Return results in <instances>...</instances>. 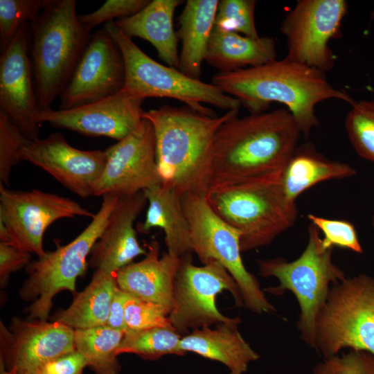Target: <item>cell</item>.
<instances>
[{
  "label": "cell",
  "instance_id": "f35d334b",
  "mask_svg": "<svg viewBox=\"0 0 374 374\" xmlns=\"http://www.w3.org/2000/svg\"><path fill=\"white\" fill-rule=\"evenodd\" d=\"M30 259V253L0 242V280L1 285L7 283L11 273L26 267Z\"/></svg>",
  "mask_w": 374,
  "mask_h": 374
},
{
  "label": "cell",
  "instance_id": "1f68e13d",
  "mask_svg": "<svg viewBox=\"0 0 374 374\" xmlns=\"http://www.w3.org/2000/svg\"><path fill=\"white\" fill-rule=\"evenodd\" d=\"M44 0H0V51L3 53L25 24L35 22Z\"/></svg>",
  "mask_w": 374,
  "mask_h": 374
},
{
  "label": "cell",
  "instance_id": "7bdbcfd3",
  "mask_svg": "<svg viewBox=\"0 0 374 374\" xmlns=\"http://www.w3.org/2000/svg\"><path fill=\"white\" fill-rule=\"evenodd\" d=\"M371 224H372L373 229H374V215H373V216L372 217Z\"/></svg>",
  "mask_w": 374,
  "mask_h": 374
},
{
  "label": "cell",
  "instance_id": "836d02e7",
  "mask_svg": "<svg viewBox=\"0 0 374 374\" xmlns=\"http://www.w3.org/2000/svg\"><path fill=\"white\" fill-rule=\"evenodd\" d=\"M30 141L0 110V184L10 186L12 170L21 161V150Z\"/></svg>",
  "mask_w": 374,
  "mask_h": 374
},
{
  "label": "cell",
  "instance_id": "f1b7e54d",
  "mask_svg": "<svg viewBox=\"0 0 374 374\" xmlns=\"http://www.w3.org/2000/svg\"><path fill=\"white\" fill-rule=\"evenodd\" d=\"M124 331L107 325L74 330L75 350L86 358L95 374H120L117 350Z\"/></svg>",
  "mask_w": 374,
  "mask_h": 374
},
{
  "label": "cell",
  "instance_id": "8d00e7d4",
  "mask_svg": "<svg viewBox=\"0 0 374 374\" xmlns=\"http://www.w3.org/2000/svg\"><path fill=\"white\" fill-rule=\"evenodd\" d=\"M311 374H374V355L366 351L350 350L317 364Z\"/></svg>",
  "mask_w": 374,
  "mask_h": 374
},
{
  "label": "cell",
  "instance_id": "f546056e",
  "mask_svg": "<svg viewBox=\"0 0 374 374\" xmlns=\"http://www.w3.org/2000/svg\"><path fill=\"white\" fill-rule=\"evenodd\" d=\"M183 336L172 326L145 330L127 329L117 350V355L133 353L143 359L155 360L167 355H184Z\"/></svg>",
  "mask_w": 374,
  "mask_h": 374
},
{
  "label": "cell",
  "instance_id": "7402d4cb",
  "mask_svg": "<svg viewBox=\"0 0 374 374\" xmlns=\"http://www.w3.org/2000/svg\"><path fill=\"white\" fill-rule=\"evenodd\" d=\"M239 317L216 325L192 330L183 336L181 348L204 358L217 361L229 370L228 374H244L251 363L260 359L239 331Z\"/></svg>",
  "mask_w": 374,
  "mask_h": 374
},
{
  "label": "cell",
  "instance_id": "d4e9b609",
  "mask_svg": "<svg viewBox=\"0 0 374 374\" xmlns=\"http://www.w3.org/2000/svg\"><path fill=\"white\" fill-rule=\"evenodd\" d=\"M276 60V42L271 37L251 38L213 28L205 61L220 72H230L265 64Z\"/></svg>",
  "mask_w": 374,
  "mask_h": 374
},
{
  "label": "cell",
  "instance_id": "8992f818",
  "mask_svg": "<svg viewBox=\"0 0 374 374\" xmlns=\"http://www.w3.org/2000/svg\"><path fill=\"white\" fill-rule=\"evenodd\" d=\"M332 249H325L318 229L310 223L308 241L302 253L293 261L276 258L259 260L258 271L262 277H274L276 287L264 289L274 295L290 291L300 308L297 328L301 340L315 349V324L330 290L346 276L332 259Z\"/></svg>",
  "mask_w": 374,
  "mask_h": 374
},
{
  "label": "cell",
  "instance_id": "7c38bea8",
  "mask_svg": "<svg viewBox=\"0 0 374 374\" xmlns=\"http://www.w3.org/2000/svg\"><path fill=\"white\" fill-rule=\"evenodd\" d=\"M348 11L344 0H300L282 22L286 37L285 58L324 73L332 69L335 56L329 41L339 35Z\"/></svg>",
  "mask_w": 374,
  "mask_h": 374
},
{
  "label": "cell",
  "instance_id": "9c48e42d",
  "mask_svg": "<svg viewBox=\"0 0 374 374\" xmlns=\"http://www.w3.org/2000/svg\"><path fill=\"white\" fill-rule=\"evenodd\" d=\"M181 200L190 226L191 250L202 265L217 261L229 271L238 285L244 308L258 314L275 312L256 278L244 267L240 233L213 210L206 194L188 193Z\"/></svg>",
  "mask_w": 374,
  "mask_h": 374
},
{
  "label": "cell",
  "instance_id": "9a60e30c",
  "mask_svg": "<svg viewBox=\"0 0 374 374\" xmlns=\"http://www.w3.org/2000/svg\"><path fill=\"white\" fill-rule=\"evenodd\" d=\"M107 163L94 196L130 195L161 184L156 161V140L151 122L143 118L126 138L105 150Z\"/></svg>",
  "mask_w": 374,
  "mask_h": 374
},
{
  "label": "cell",
  "instance_id": "b9f144b4",
  "mask_svg": "<svg viewBox=\"0 0 374 374\" xmlns=\"http://www.w3.org/2000/svg\"><path fill=\"white\" fill-rule=\"evenodd\" d=\"M0 374H12L10 372L8 371L4 366L0 363Z\"/></svg>",
  "mask_w": 374,
  "mask_h": 374
},
{
  "label": "cell",
  "instance_id": "d590c367",
  "mask_svg": "<svg viewBox=\"0 0 374 374\" xmlns=\"http://www.w3.org/2000/svg\"><path fill=\"white\" fill-rule=\"evenodd\" d=\"M168 315L163 306L130 294L125 305L124 317L127 329L140 330L170 326Z\"/></svg>",
  "mask_w": 374,
  "mask_h": 374
},
{
  "label": "cell",
  "instance_id": "d6a6232c",
  "mask_svg": "<svg viewBox=\"0 0 374 374\" xmlns=\"http://www.w3.org/2000/svg\"><path fill=\"white\" fill-rule=\"evenodd\" d=\"M256 4L254 0L219 1L214 27L251 38L259 37L254 21Z\"/></svg>",
  "mask_w": 374,
  "mask_h": 374
},
{
  "label": "cell",
  "instance_id": "5bb4252c",
  "mask_svg": "<svg viewBox=\"0 0 374 374\" xmlns=\"http://www.w3.org/2000/svg\"><path fill=\"white\" fill-rule=\"evenodd\" d=\"M1 359L12 374H40L54 359L75 350L74 329L57 321L14 318L10 330L1 322Z\"/></svg>",
  "mask_w": 374,
  "mask_h": 374
},
{
  "label": "cell",
  "instance_id": "74e56055",
  "mask_svg": "<svg viewBox=\"0 0 374 374\" xmlns=\"http://www.w3.org/2000/svg\"><path fill=\"white\" fill-rule=\"evenodd\" d=\"M149 0H107L93 12L78 15L80 24L91 31L103 22L114 21V18L132 16L143 9Z\"/></svg>",
  "mask_w": 374,
  "mask_h": 374
},
{
  "label": "cell",
  "instance_id": "2e32d148",
  "mask_svg": "<svg viewBox=\"0 0 374 374\" xmlns=\"http://www.w3.org/2000/svg\"><path fill=\"white\" fill-rule=\"evenodd\" d=\"M125 72L120 48L103 29L91 37L75 71L60 95L59 109L96 102L121 91Z\"/></svg>",
  "mask_w": 374,
  "mask_h": 374
},
{
  "label": "cell",
  "instance_id": "603a6c76",
  "mask_svg": "<svg viewBox=\"0 0 374 374\" xmlns=\"http://www.w3.org/2000/svg\"><path fill=\"white\" fill-rule=\"evenodd\" d=\"M180 0H153L137 13L114 21L127 36L150 42L159 57L169 66L179 68L178 40L173 28V16Z\"/></svg>",
  "mask_w": 374,
  "mask_h": 374
},
{
  "label": "cell",
  "instance_id": "7a4b0ae2",
  "mask_svg": "<svg viewBox=\"0 0 374 374\" xmlns=\"http://www.w3.org/2000/svg\"><path fill=\"white\" fill-rule=\"evenodd\" d=\"M212 84L237 98L251 114L262 113L272 103L283 104L307 137L319 124L316 106L328 99L353 104L344 91L334 87L326 73L284 58L263 65L213 75Z\"/></svg>",
  "mask_w": 374,
  "mask_h": 374
},
{
  "label": "cell",
  "instance_id": "f6af8a7d",
  "mask_svg": "<svg viewBox=\"0 0 374 374\" xmlns=\"http://www.w3.org/2000/svg\"><path fill=\"white\" fill-rule=\"evenodd\" d=\"M40 374H48V373H46L45 372H42Z\"/></svg>",
  "mask_w": 374,
  "mask_h": 374
},
{
  "label": "cell",
  "instance_id": "ffe728a7",
  "mask_svg": "<svg viewBox=\"0 0 374 374\" xmlns=\"http://www.w3.org/2000/svg\"><path fill=\"white\" fill-rule=\"evenodd\" d=\"M147 202L143 191L120 197L91 249V267L115 274L135 258L146 254L137 240L134 224Z\"/></svg>",
  "mask_w": 374,
  "mask_h": 374
},
{
  "label": "cell",
  "instance_id": "4dcf8cb0",
  "mask_svg": "<svg viewBox=\"0 0 374 374\" xmlns=\"http://www.w3.org/2000/svg\"><path fill=\"white\" fill-rule=\"evenodd\" d=\"M345 128L357 153L374 162V100L355 101L346 115Z\"/></svg>",
  "mask_w": 374,
  "mask_h": 374
},
{
  "label": "cell",
  "instance_id": "8fae6325",
  "mask_svg": "<svg viewBox=\"0 0 374 374\" xmlns=\"http://www.w3.org/2000/svg\"><path fill=\"white\" fill-rule=\"evenodd\" d=\"M224 290L231 293L237 306L244 307L240 290L229 271L218 262L202 266L193 263L192 253L181 257L174 280L173 308L168 315L172 327L182 336L190 330L228 322L217 309L215 299Z\"/></svg>",
  "mask_w": 374,
  "mask_h": 374
},
{
  "label": "cell",
  "instance_id": "3957f363",
  "mask_svg": "<svg viewBox=\"0 0 374 374\" xmlns=\"http://www.w3.org/2000/svg\"><path fill=\"white\" fill-rule=\"evenodd\" d=\"M227 111L212 117L188 106L163 105L145 112L156 140V161L161 185L179 195L206 194L209 189L214 140L220 125L238 115Z\"/></svg>",
  "mask_w": 374,
  "mask_h": 374
},
{
  "label": "cell",
  "instance_id": "4fadbf2b",
  "mask_svg": "<svg viewBox=\"0 0 374 374\" xmlns=\"http://www.w3.org/2000/svg\"><path fill=\"white\" fill-rule=\"evenodd\" d=\"M75 216L93 218L95 214L66 197L37 189L11 190L0 184V219L10 232L9 244L38 258L46 253L43 237L46 229L60 219Z\"/></svg>",
  "mask_w": 374,
  "mask_h": 374
},
{
  "label": "cell",
  "instance_id": "d6986e66",
  "mask_svg": "<svg viewBox=\"0 0 374 374\" xmlns=\"http://www.w3.org/2000/svg\"><path fill=\"white\" fill-rule=\"evenodd\" d=\"M27 24L23 25L0 57V110L30 141L39 138L41 112L34 91L28 54Z\"/></svg>",
  "mask_w": 374,
  "mask_h": 374
},
{
  "label": "cell",
  "instance_id": "277c9868",
  "mask_svg": "<svg viewBox=\"0 0 374 374\" xmlns=\"http://www.w3.org/2000/svg\"><path fill=\"white\" fill-rule=\"evenodd\" d=\"M281 172L212 188L206 194L213 210L240 233L242 253L270 244L296 220V205L283 191Z\"/></svg>",
  "mask_w": 374,
  "mask_h": 374
},
{
  "label": "cell",
  "instance_id": "60d3db41",
  "mask_svg": "<svg viewBox=\"0 0 374 374\" xmlns=\"http://www.w3.org/2000/svg\"><path fill=\"white\" fill-rule=\"evenodd\" d=\"M129 295L128 293L117 287L111 303L107 326L124 332L127 330L124 316L125 305Z\"/></svg>",
  "mask_w": 374,
  "mask_h": 374
},
{
  "label": "cell",
  "instance_id": "ac0fdd59",
  "mask_svg": "<svg viewBox=\"0 0 374 374\" xmlns=\"http://www.w3.org/2000/svg\"><path fill=\"white\" fill-rule=\"evenodd\" d=\"M144 99L121 90L94 103L64 110H42L38 122L90 136H105L119 141L142 123Z\"/></svg>",
  "mask_w": 374,
  "mask_h": 374
},
{
  "label": "cell",
  "instance_id": "83f0119b",
  "mask_svg": "<svg viewBox=\"0 0 374 374\" xmlns=\"http://www.w3.org/2000/svg\"><path fill=\"white\" fill-rule=\"evenodd\" d=\"M115 274L96 269L89 284L76 294L71 305L55 315V321L73 329L107 325L117 288Z\"/></svg>",
  "mask_w": 374,
  "mask_h": 374
},
{
  "label": "cell",
  "instance_id": "30bf717a",
  "mask_svg": "<svg viewBox=\"0 0 374 374\" xmlns=\"http://www.w3.org/2000/svg\"><path fill=\"white\" fill-rule=\"evenodd\" d=\"M315 341L324 358L344 348L374 355V278L346 277L330 288L317 319Z\"/></svg>",
  "mask_w": 374,
  "mask_h": 374
},
{
  "label": "cell",
  "instance_id": "44dd1931",
  "mask_svg": "<svg viewBox=\"0 0 374 374\" xmlns=\"http://www.w3.org/2000/svg\"><path fill=\"white\" fill-rule=\"evenodd\" d=\"M156 240L148 244L145 258L115 273L118 287L141 299L163 306L170 314L173 308L174 280L181 258L163 252Z\"/></svg>",
  "mask_w": 374,
  "mask_h": 374
},
{
  "label": "cell",
  "instance_id": "4316f807",
  "mask_svg": "<svg viewBox=\"0 0 374 374\" xmlns=\"http://www.w3.org/2000/svg\"><path fill=\"white\" fill-rule=\"evenodd\" d=\"M355 174L349 164L330 160L308 144L296 148L282 170L280 181L285 195L295 202L304 191L320 182Z\"/></svg>",
  "mask_w": 374,
  "mask_h": 374
},
{
  "label": "cell",
  "instance_id": "e0dca14e",
  "mask_svg": "<svg viewBox=\"0 0 374 374\" xmlns=\"http://www.w3.org/2000/svg\"><path fill=\"white\" fill-rule=\"evenodd\" d=\"M21 161L41 168L82 198L94 196L107 163L105 150H82L71 145L59 132L30 141L20 152Z\"/></svg>",
  "mask_w": 374,
  "mask_h": 374
},
{
  "label": "cell",
  "instance_id": "ab89813d",
  "mask_svg": "<svg viewBox=\"0 0 374 374\" xmlns=\"http://www.w3.org/2000/svg\"><path fill=\"white\" fill-rule=\"evenodd\" d=\"M86 366H88L86 358L75 350L48 363L43 372L48 374H82Z\"/></svg>",
  "mask_w": 374,
  "mask_h": 374
},
{
  "label": "cell",
  "instance_id": "ee69618b",
  "mask_svg": "<svg viewBox=\"0 0 374 374\" xmlns=\"http://www.w3.org/2000/svg\"><path fill=\"white\" fill-rule=\"evenodd\" d=\"M372 16L374 18V6H373V12H372Z\"/></svg>",
  "mask_w": 374,
  "mask_h": 374
},
{
  "label": "cell",
  "instance_id": "cb8c5ba5",
  "mask_svg": "<svg viewBox=\"0 0 374 374\" xmlns=\"http://www.w3.org/2000/svg\"><path fill=\"white\" fill-rule=\"evenodd\" d=\"M143 192L148 208L144 221L136 224V230L147 234L152 229L159 227L165 233L168 253L179 258L193 253L190 226L181 204V196L161 184Z\"/></svg>",
  "mask_w": 374,
  "mask_h": 374
},
{
  "label": "cell",
  "instance_id": "484cf974",
  "mask_svg": "<svg viewBox=\"0 0 374 374\" xmlns=\"http://www.w3.org/2000/svg\"><path fill=\"white\" fill-rule=\"evenodd\" d=\"M218 3V0H188L179 17L177 35L182 48L178 69L192 78L199 80Z\"/></svg>",
  "mask_w": 374,
  "mask_h": 374
},
{
  "label": "cell",
  "instance_id": "6da1fadb",
  "mask_svg": "<svg viewBox=\"0 0 374 374\" xmlns=\"http://www.w3.org/2000/svg\"><path fill=\"white\" fill-rule=\"evenodd\" d=\"M301 134L287 109L227 120L215 136L209 189L281 172Z\"/></svg>",
  "mask_w": 374,
  "mask_h": 374
},
{
  "label": "cell",
  "instance_id": "5b68a950",
  "mask_svg": "<svg viewBox=\"0 0 374 374\" xmlns=\"http://www.w3.org/2000/svg\"><path fill=\"white\" fill-rule=\"evenodd\" d=\"M30 25L32 68L42 111L51 109L60 96L91 37L79 21L75 0H44L42 13Z\"/></svg>",
  "mask_w": 374,
  "mask_h": 374
},
{
  "label": "cell",
  "instance_id": "e575fe53",
  "mask_svg": "<svg viewBox=\"0 0 374 374\" xmlns=\"http://www.w3.org/2000/svg\"><path fill=\"white\" fill-rule=\"evenodd\" d=\"M308 218L322 232L323 238H321V243L325 249L338 247L358 253L363 252L356 229L350 222L328 219L313 214H308Z\"/></svg>",
  "mask_w": 374,
  "mask_h": 374
},
{
  "label": "cell",
  "instance_id": "52a82bcc",
  "mask_svg": "<svg viewBox=\"0 0 374 374\" xmlns=\"http://www.w3.org/2000/svg\"><path fill=\"white\" fill-rule=\"evenodd\" d=\"M104 28L121 50L125 64V84L122 90L145 99L168 98L179 100L204 115L215 117L206 103L230 110H238L240 102L224 93L213 84L192 78L177 69L164 66L146 55L116 25L114 21L105 24Z\"/></svg>",
  "mask_w": 374,
  "mask_h": 374
},
{
  "label": "cell",
  "instance_id": "ba28073f",
  "mask_svg": "<svg viewBox=\"0 0 374 374\" xmlns=\"http://www.w3.org/2000/svg\"><path fill=\"white\" fill-rule=\"evenodd\" d=\"M121 196L103 195L98 211L89 225L74 240L64 246L57 244L26 267L28 277L20 290L26 301L35 300L28 308L30 318L46 321L53 297L60 291L75 292V282L87 267V258L103 232Z\"/></svg>",
  "mask_w": 374,
  "mask_h": 374
}]
</instances>
